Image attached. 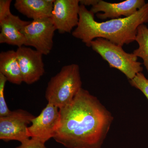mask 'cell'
<instances>
[{"instance_id":"6da1fadb","label":"cell","mask_w":148,"mask_h":148,"mask_svg":"<svg viewBox=\"0 0 148 148\" xmlns=\"http://www.w3.org/2000/svg\"><path fill=\"white\" fill-rule=\"evenodd\" d=\"M60 126L53 139L67 148H101L113 121L110 112L88 90L82 88L59 109Z\"/></svg>"},{"instance_id":"7a4b0ae2","label":"cell","mask_w":148,"mask_h":148,"mask_svg":"<svg viewBox=\"0 0 148 148\" xmlns=\"http://www.w3.org/2000/svg\"><path fill=\"white\" fill-rule=\"evenodd\" d=\"M148 23V2L132 16L104 22L95 21L94 14L80 5L79 21L72 36L88 47L97 38H103L123 47L135 41L138 27Z\"/></svg>"},{"instance_id":"3957f363","label":"cell","mask_w":148,"mask_h":148,"mask_svg":"<svg viewBox=\"0 0 148 148\" xmlns=\"http://www.w3.org/2000/svg\"><path fill=\"white\" fill-rule=\"evenodd\" d=\"M79 67L77 64L63 66L48 83L45 98L60 109L69 104L82 88Z\"/></svg>"},{"instance_id":"277c9868","label":"cell","mask_w":148,"mask_h":148,"mask_svg":"<svg viewBox=\"0 0 148 148\" xmlns=\"http://www.w3.org/2000/svg\"><path fill=\"white\" fill-rule=\"evenodd\" d=\"M90 47L108 62L110 68L119 70L129 80L143 72L142 64L138 61V57L132 53L125 52L121 46L97 38L90 43Z\"/></svg>"},{"instance_id":"5b68a950","label":"cell","mask_w":148,"mask_h":148,"mask_svg":"<svg viewBox=\"0 0 148 148\" xmlns=\"http://www.w3.org/2000/svg\"><path fill=\"white\" fill-rule=\"evenodd\" d=\"M56 30L51 17L33 20L21 32L25 38L24 45L35 48L43 55H48L53 48Z\"/></svg>"},{"instance_id":"8992f818","label":"cell","mask_w":148,"mask_h":148,"mask_svg":"<svg viewBox=\"0 0 148 148\" xmlns=\"http://www.w3.org/2000/svg\"><path fill=\"white\" fill-rule=\"evenodd\" d=\"M60 121L59 109L48 103L38 116L32 120V125L27 128V135L29 138H36L45 143L54 137Z\"/></svg>"},{"instance_id":"52a82bcc","label":"cell","mask_w":148,"mask_h":148,"mask_svg":"<svg viewBox=\"0 0 148 148\" xmlns=\"http://www.w3.org/2000/svg\"><path fill=\"white\" fill-rule=\"evenodd\" d=\"M34 117L29 112L21 109L11 111L6 116L0 117V139L21 143L29 139L27 135V125Z\"/></svg>"},{"instance_id":"ba28073f","label":"cell","mask_w":148,"mask_h":148,"mask_svg":"<svg viewBox=\"0 0 148 148\" xmlns=\"http://www.w3.org/2000/svg\"><path fill=\"white\" fill-rule=\"evenodd\" d=\"M79 0H55L51 18L60 34L70 33L79 21Z\"/></svg>"},{"instance_id":"9c48e42d","label":"cell","mask_w":148,"mask_h":148,"mask_svg":"<svg viewBox=\"0 0 148 148\" xmlns=\"http://www.w3.org/2000/svg\"><path fill=\"white\" fill-rule=\"evenodd\" d=\"M16 52L24 82L31 85L38 82L45 73L42 53L23 46Z\"/></svg>"},{"instance_id":"30bf717a","label":"cell","mask_w":148,"mask_h":148,"mask_svg":"<svg viewBox=\"0 0 148 148\" xmlns=\"http://www.w3.org/2000/svg\"><path fill=\"white\" fill-rule=\"evenodd\" d=\"M146 4L145 0H126L119 3H110L99 0L90 11L96 13L97 18L101 20L119 18L122 16L129 17L143 8Z\"/></svg>"},{"instance_id":"8fae6325","label":"cell","mask_w":148,"mask_h":148,"mask_svg":"<svg viewBox=\"0 0 148 148\" xmlns=\"http://www.w3.org/2000/svg\"><path fill=\"white\" fill-rule=\"evenodd\" d=\"M31 22L22 20L12 13L0 21V43L16 46L18 47L23 46L25 38L21 32Z\"/></svg>"},{"instance_id":"7c38bea8","label":"cell","mask_w":148,"mask_h":148,"mask_svg":"<svg viewBox=\"0 0 148 148\" xmlns=\"http://www.w3.org/2000/svg\"><path fill=\"white\" fill-rule=\"evenodd\" d=\"M55 0H16L14 7L18 12L33 20L51 17Z\"/></svg>"},{"instance_id":"4fadbf2b","label":"cell","mask_w":148,"mask_h":148,"mask_svg":"<svg viewBox=\"0 0 148 148\" xmlns=\"http://www.w3.org/2000/svg\"><path fill=\"white\" fill-rule=\"evenodd\" d=\"M0 73L5 77L8 81L13 84L20 85L24 82L16 51L1 52Z\"/></svg>"},{"instance_id":"5bb4252c","label":"cell","mask_w":148,"mask_h":148,"mask_svg":"<svg viewBox=\"0 0 148 148\" xmlns=\"http://www.w3.org/2000/svg\"><path fill=\"white\" fill-rule=\"evenodd\" d=\"M135 41L139 47L132 53L143 59V64L148 73V28L145 24L138 27Z\"/></svg>"},{"instance_id":"9a60e30c","label":"cell","mask_w":148,"mask_h":148,"mask_svg":"<svg viewBox=\"0 0 148 148\" xmlns=\"http://www.w3.org/2000/svg\"><path fill=\"white\" fill-rule=\"evenodd\" d=\"M130 85L139 89L148 100V79L142 72L136 75L134 78L129 80Z\"/></svg>"},{"instance_id":"2e32d148","label":"cell","mask_w":148,"mask_h":148,"mask_svg":"<svg viewBox=\"0 0 148 148\" xmlns=\"http://www.w3.org/2000/svg\"><path fill=\"white\" fill-rule=\"evenodd\" d=\"M7 81V79L5 77L0 73V117L6 116L11 112L7 105L4 96V90Z\"/></svg>"},{"instance_id":"e0dca14e","label":"cell","mask_w":148,"mask_h":148,"mask_svg":"<svg viewBox=\"0 0 148 148\" xmlns=\"http://www.w3.org/2000/svg\"><path fill=\"white\" fill-rule=\"evenodd\" d=\"M21 143V145L16 148H47L45 143L36 138H29Z\"/></svg>"},{"instance_id":"ac0fdd59","label":"cell","mask_w":148,"mask_h":148,"mask_svg":"<svg viewBox=\"0 0 148 148\" xmlns=\"http://www.w3.org/2000/svg\"><path fill=\"white\" fill-rule=\"evenodd\" d=\"M11 0L0 1V21L11 14L10 10Z\"/></svg>"},{"instance_id":"d6986e66","label":"cell","mask_w":148,"mask_h":148,"mask_svg":"<svg viewBox=\"0 0 148 148\" xmlns=\"http://www.w3.org/2000/svg\"><path fill=\"white\" fill-rule=\"evenodd\" d=\"M99 0H80L79 4L81 5L86 6H93L97 4Z\"/></svg>"}]
</instances>
